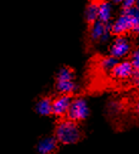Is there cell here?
<instances>
[{"instance_id":"cell-3","label":"cell","mask_w":139,"mask_h":154,"mask_svg":"<svg viewBox=\"0 0 139 154\" xmlns=\"http://www.w3.org/2000/svg\"><path fill=\"white\" fill-rule=\"evenodd\" d=\"M89 114H90V109L87 101L84 98L78 97L73 99V102H72L69 112L66 114V118L69 120H72L78 123L80 121L86 120L88 118Z\"/></svg>"},{"instance_id":"cell-4","label":"cell","mask_w":139,"mask_h":154,"mask_svg":"<svg viewBox=\"0 0 139 154\" xmlns=\"http://www.w3.org/2000/svg\"><path fill=\"white\" fill-rule=\"evenodd\" d=\"M130 51H131V43H130L129 39L124 35L116 37L109 48L110 56L118 60L126 57L130 53Z\"/></svg>"},{"instance_id":"cell-14","label":"cell","mask_w":139,"mask_h":154,"mask_svg":"<svg viewBox=\"0 0 139 154\" xmlns=\"http://www.w3.org/2000/svg\"><path fill=\"white\" fill-rule=\"evenodd\" d=\"M75 74L69 66H63L57 74V81H74Z\"/></svg>"},{"instance_id":"cell-10","label":"cell","mask_w":139,"mask_h":154,"mask_svg":"<svg viewBox=\"0 0 139 154\" xmlns=\"http://www.w3.org/2000/svg\"><path fill=\"white\" fill-rule=\"evenodd\" d=\"M99 5L100 2L95 1V0H93L87 5L85 10V19L87 23H89L90 25L98 20V17H99Z\"/></svg>"},{"instance_id":"cell-5","label":"cell","mask_w":139,"mask_h":154,"mask_svg":"<svg viewBox=\"0 0 139 154\" xmlns=\"http://www.w3.org/2000/svg\"><path fill=\"white\" fill-rule=\"evenodd\" d=\"M73 99L70 95H60L53 102V115L57 117L66 116Z\"/></svg>"},{"instance_id":"cell-17","label":"cell","mask_w":139,"mask_h":154,"mask_svg":"<svg viewBox=\"0 0 139 154\" xmlns=\"http://www.w3.org/2000/svg\"><path fill=\"white\" fill-rule=\"evenodd\" d=\"M131 82L134 86L139 87V71H134L131 77Z\"/></svg>"},{"instance_id":"cell-16","label":"cell","mask_w":139,"mask_h":154,"mask_svg":"<svg viewBox=\"0 0 139 154\" xmlns=\"http://www.w3.org/2000/svg\"><path fill=\"white\" fill-rule=\"evenodd\" d=\"M138 0H124L122 3V7L123 9H128V8L134 7L135 4L137 3Z\"/></svg>"},{"instance_id":"cell-2","label":"cell","mask_w":139,"mask_h":154,"mask_svg":"<svg viewBox=\"0 0 139 154\" xmlns=\"http://www.w3.org/2000/svg\"><path fill=\"white\" fill-rule=\"evenodd\" d=\"M54 137L63 145H73L82 139L83 134L77 122L65 119L60 121L56 126Z\"/></svg>"},{"instance_id":"cell-6","label":"cell","mask_w":139,"mask_h":154,"mask_svg":"<svg viewBox=\"0 0 139 154\" xmlns=\"http://www.w3.org/2000/svg\"><path fill=\"white\" fill-rule=\"evenodd\" d=\"M59 149V141L54 136H48L37 142L36 151L39 154H54Z\"/></svg>"},{"instance_id":"cell-13","label":"cell","mask_w":139,"mask_h":154,"mask_svg":"<svg viewBox=\"0 0 139 154\" xmlns=\"http://www.w3.org/2000/svg\"><path fill=\"white\" fill-rule=\"evenodd\" d=\"M118 63H119V60L118 59H116V57L112 56H108V57H103V59L101 60L100 66L104 71L111 72L113 71V69L118 65Z\"/></svg>"},{"instance_id":"cell-11","label":"cell","mask_w":139,"mask_h":154,"mask_svg":"<svg viewBox=\"0 0 139 154\" xmlns=\"http://www.w3.org/2000/svg\"><path fill=\"white\" fill-rule=\"evenodd\" d=\"M112 4L108 0H103L102 2H100L99 5V17H98V20H100L103 23H106V24L110 23L112 18Z\"/></svg>"},{"instance_id":"cell-18","label":"cell","mask_w":139,"mask_h":154,"mask_svg":"<svg viewBox=\"0 0 139 154\" xmlns=\"http://www.w3.org/2000/svg\"><path fill=\"white\" fill-rule=\"evenodd\" d=\"M111 1L115 4H122L124 0H111Z\"/></svg>"},{"instance_id":"cell-20","label":"cell","mask_w":139,"mask_h":154,"mask_svg":"<svg viewBox=\"0 0 139 154\" xmlns=\"http://www.w3.org/2000/svg\"><path fill=\"white\" fill-rule=\"evenodd\" d=\"M134 32H135V33H138V34H139V26H138V27L136 28V29L134 30Z\"/></svg>"},{"instance_id":"cell-8","label":"cell","mask_w":139,"mask_h":154,"mask_svg":"<svg viewBox=\"0 0 139 154\" xmlns=\"http://www.w3.org/2000/svg\"><path fill=\"white\" fill-rule=\"evenodd\" d=\"M112 23H103L100 20H97L90 25V37L94 42H100L107 31H111Z\"/></svg>"},{"instance_id":"cell-7","label":"cell","mask_w":139,"mask_h":154,"mask_svg":"<svg viewBox=\"0 0 139 154\" xmlns=\"http://www.w3.org/2000/svg\"><path fill=\"white\" fill-rule=\"evenodd\" d=\"M134 71L135 69L133 68L130 60H122V62L118 63V65L113 69L111 75L115 79L127 80V79H131Z\"/></svg>"},{"instance_id":"cell-1","label":"cell","mask_w":139,"mask_h":154,"mask_svg":"<svg viewBox=\"0 0 139 154\" xmlns=\"http://www.w3.org/2000/svg\"><path fill=\"white\" fill-rule=\"evenodd\" d=\"M139 26V9L131 7L123 9L119 17L112 23L111 32L114 35L121 36L129 31H133Z\"/></svg>"},{"instance_id":"cell-15","label":"cell","mask_w":139,"mask_h":154,"mask_svg":"<svg viewBox=\"0 0 139 154\" xmlns=\"http://www.w3.org/2000/svg\"><path fill=\"white\" fill-rule=\"evenodd\" d=\"M130 62H131L133 68L135 71H139V48H135L131 53L130 57Z\"/></svg>"},{"instance_id":"cell-12","label":"cell","mask_w":139,"mask_h":154,"mask_svg":"<svg viewBox=\"0 0 139 154\" xmlns=\"http://www.w3.org/2000/svg\"><path fill=\"white\" fill-rule=\"evenodd\" d=\"M56 89L60 95H72L77 90L74 81H57Z\"/></svg>"},{"instance_id":"cell-9","label":"cell","mask_w":139,"mask_h":154,"mask_svg":"<svg viewBox=\"0 0 139 154\" xmlns=\"http://www.w3.org/2000/svg\"><path fill=\"white\" fill-rule=\"evenodd\" d=\"M53 102L50 97H42L36 104V112L40 116H50L53 114Z\"/></svg>"},{"instance_id":"cell-19","label":"cell","mask_w":139,"mask_h":154,"mask_svg":"<svg viewBox=\"0 0 139 154\" xmlns=\"http://www.w3.org/2000/svg\"><path fill=\"white\" fill-rule=\"evenodd\" d=\"M136 111H137V113L139 114V102L137 103V105H136Z\"/></svg>"}]
</instances>
